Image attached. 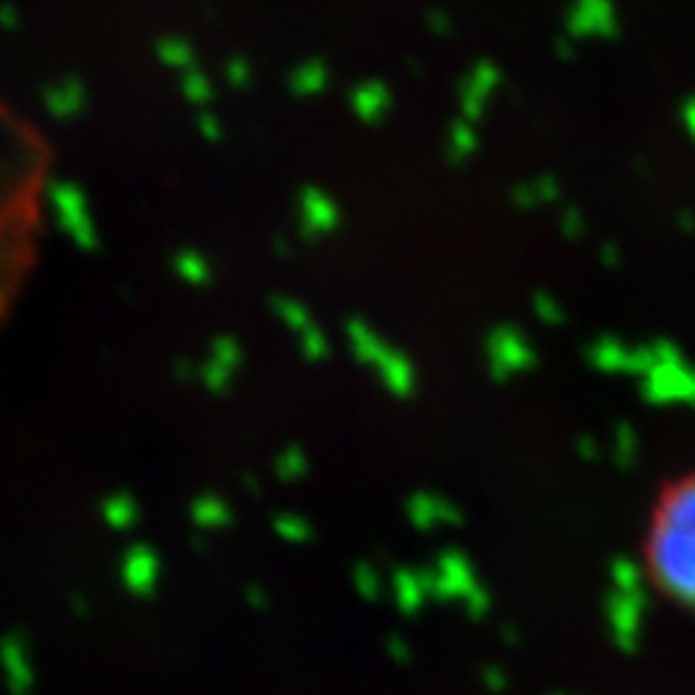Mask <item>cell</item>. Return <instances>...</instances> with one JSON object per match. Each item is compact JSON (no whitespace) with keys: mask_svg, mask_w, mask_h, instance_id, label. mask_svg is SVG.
<instances>
[{"mask_svg":"<svg viewBox=\"0 0 695 695\" xmlns=\"http://www.w3.org/2000/svg\"><path fill=\"white\" fill-rule=\"evenodd\" d=\"M391 108H394V93H391V87L386 82L371 79V82L357 84L354 93H351V111L357 113V119L365 122V125L383 122L391 113Z\"/></svg>","mask_w":695,"mask_h":695,"instance_id":"8","label":"cell"},{"mask_svg":"<svg viewBox=\"0 0 695 695\" xmlns=\"http://www.w3.org/2000/svg\"><path fill=\"white\" fill-rule=\"evenodd\" d=\"M617 255H620L617 247H600V261H606V264H617Z\"/></svg>","mask_w":695,"mask_h":695,"instance_id":"22","label":"cell"},{"mask_svg":"<svg viewBox=\"0 0 695 695\" xmlns=\"http://www.w3.org/2000/svg\"><path fill=\"white\" fill-rule=\"evenodd\" d=\"M429 29H432V32H438V35H449V32H452V21H449L446 15L432 12V15H429Z\"/></svg>","mask_w":695,"mask_h":695,"instance_id":"20","label":"cell"},{"mask_svg":"<svg viewBox=\"0 0 695 695\" xmlns=\"http://www.w3.org/2000/svg\"><path fill=\"white\" fill-rule=\"evenodd\" d=\"M568 32L574 38H612L617 32L612 0H571Z\"/></svg>","mask_w":695,"mask_h":695,"instance_id":"6","label":"cell"},{"mask_svg":"<svg viewBox=\"0 0 695 695\" xmlns=\"http://www.w3.org/2000/svg\"><path fill=\"white\" fill-rule=\"evenodd\" d=\"M157 56H160V61L166 64L168 70H174V73H186V70L195 67V47H192L186 38H180V35H168V38H163V41L157 44Z\"/></svg>","mask_w":695,"mask_h":695,"instance_id":"14","label":"cell"},{"mask_svg":"<svg viewBox=\"0 0 695 695\" xmlns=\"http://www.w3.org/2000/svg\"><path fill=\"white\" fill-rule=\"evenodd\" d=\"M478 148V134H475L473 122L458 116L452 125H449V142H446V157L452 166H464Z\"/></svg>","mask_w":695,"mask_h":695,"instance_id":"12","label":"cell"},{"mask_svg":"<svg viewBox=\"0 0 695 695\" xmlns=\"http://www.w3.org/2000/svg\"><path fill=\"white\" fill-rule=\"evenodd\" d=\"M348 339H351V348H354V357L362 362V365H374L377 377L383 380V386L397 394V397H409L415 391V368L406 354H400L397 348H391L389 342L383 336L377 334L371 325L365 322H351L348 325Z\"/></svg>","mask_w":695,"mask_h":695,"instance_id":"2","label":"cell"},{"mask_svg":"<svg viewBox=\"0 0 695 695\" xmlns=\"http://www.w3.org/2000/svg\"><path fill=\"white\" fill-rule=\"evenodd\" d=\"M536 354L528 336L513 325H501L487 336V365L496 380H510L516 374H525L533 368Z\"/></svg>","mask_w":695,"mask_h":695,"instance_id":"3","label":"cell"},{"mask_svg":"<svg viewBox=\"0 0 695 695\" xmlns=\"http://www.w3.org/2000/svg\"><path fill=\"white\" fill-rule=\"evenodd\" d=\"M331 84V70L325 64V58H310L305 64L293 67L287 76V87L296 99H313L319 93H325Z\"/></svg>","mask_w":695,"mask_h":695,"instance_id":"10","label":"cell"},{"mask_svg":"<svg viewBox=\"0 0 695 695\" xmlns=\"http://www.w3.org/2000/svg\"><path fill=\"white\" fill-rule=\"evenodd\" d=\"M180 90L183 96L192 102V105H209L215 99V87H212V79L200 70V67H192L186 73H180Z\"/></svg>","mask_w":695,"mask_h":695,"instance_id":"15","label":"cell"},{"mask_svg":"<svg viewBox=\"0 0 695 695\" xmlns=\"http://www.w3.org/2000/svg\"><path fill=\"white\" fill-rule=\"evenodd\" d=\"M171 267H174V273H177L180 281H186V284H192V287H203V284H209L212 276H215L212 261L197 250H180L174 255Z\"/></svg>","mask_w":695,"mask_h":695,"instance_id":"13","label":"cell"},{"mask_svg":"<svg viewBox=\"0 0 695 695\" xmlns=\"http://www.w3.org/2000/svg\"><path fill=\"white\" fill-rule=\"evenodd\" d=\"M339 221H342V212L328 192L316 186H305L299 192V232L305 241H319L331 235Z\"/></svg>","mask_w":695,"mask_h":695,"instance_id":"4","label":"cell"},{"mask_svg":"<svg viewBox=\"0 0 695 695\" xmlns=\"http://www.w3.org/2000/svg\"><path fill=\"white\" fill-rule=\"evenodd\" d=\"M559 180L551 177V174H542V177H533V180H525L513 189V203L519 209H539V206H554L559 200Z\"/></svg>","mask_w":695,"mask_h":695,"instance_id":"11","label":"cell"},{"mask_svg":"<svg viewBox=\"0 0 695 695\" xmlns=\"http://www.w3.org/2000/svg\"><path fill=\"white\" fill-rule=\"evenodd\" d=\"M223 79L232 84L235 90H247L252 79H255V70H252V64L244 56H232L226 61V67H223Z\"/></svg>","mask_w":695,"mask_h":695,"instance_id":"16","label":"cell"},{"mask_svg":"<svg viewBox=\"0 0 695 695\" xmlns=\"http://www.w3.org/2000/svg\"><path fill=\"white\" fill-rule=\"evenodd\" d=\"M238 365H241V348H238V342H235L232 336H221V339H215L212 354H209V360L203 365L200 377H203V383L212 391H223L229 386V380L235 377Z\"/></svg>","mask_w":695,"mask_h":695,"instance_id":"9","label":"cell"},{"mask_svg":"<svg viewBox=\"0 0 695 695\" xmlns=\"http://www.w3.org/2000/svg\"><path fill=\"white\" fill-rule=\"evenodd\" d=\"M559 226H562L565 238H583V235H585L583 212H580V209H574V206L562 209V218H559Z\"/></svg>","mask_w":695,"mask_h":695,"instance_id":"18","label":"cell"},{"mask_svg":"<svg viewBox=\"0 0 695 695\" xmlns=\"http://www.w3.org/2000/svg\"><path fill=\"white\" fill-rule=\"evenodd\" d=\"M643 562L649 583L695 614V470L661 490L643 539Z\"/></svg>","mask_w":695,"mask_h":695,"instance_id":"1","label":"cell"},{"mask_svg":"<svg viewBox=\"0 0 695 695\" xmlns=\"http://www.w3.org/2000/svg\"><path fill=\"white\" fill-rule=\"evenodd\" d=\"M684 125L690 128V134H693L695 139V99H690V102L684 105Z\"/></svg>","mask_w":695,"mask_h":695,"instance_id":"21","label":"cell"},{"mask_svg":"<svg viewBox=\"0 0 695 695\" xmlns=\"http://www.w3.org/2000/svg\"><path fill=\"white\" fill-rule=\"evenodd\" d=\"M499 84L501 70L493 61L475 64L473 70H470V76L461 84V116L470 119V122H478L487 113V105L496 96Z\"/></svg>","mask_w":695,"mask_h":695,"instance_id":"7","label":"cell"},{"mask_svg":"<svg viewBox=\"0 0 695 695\" xmlns=\"http://www.w3.org/2000/svg\"><path fill=\"white\" fill-rule=\"evenodd\" d=\"M197 131H200V137L209 139V142H221V139H223L221 119H218L215 113H209V111L197 113Z\"/></svg>","mask_w":695,"mask_h":695,"instance_id":"19","label":"cell"},{"mask_svg":"<svg viewBox=\"0 0 695 695\" xmlns=\"http://www.w3.org/2000/svg\"><path fill=\"white\" fill-rule=\"evenodd\" d=\"M533 310H536V316H539L545 325H562V319H565L562 305L556 302L554 296H548V293H536V296H533Z\"/></svg>","mask_w":695,"mask_h":695,"instance_id":"17","label":"cell"},{"mask_svg":"<svg viewBox=\"0 0 695 695\" xmlns=\"http://www.w3.org/2000/svg\"><path fill=\"white\" fill-rule=\"evenodd\" d=\"M273 307L281 316V322L296 334L299 348L307 360H325L328 357V336L322 334V328L313 322V316L307 313V307L296 299H273Z\"/></svg>","mask_w":695,"mask_h":695,"instance_id":"5","label":"cell"}]
</instances>
